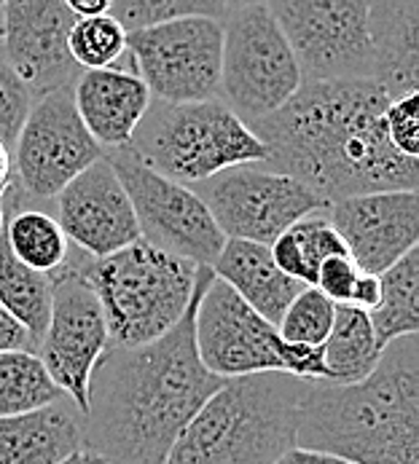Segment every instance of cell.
Segmentation results:
<instances>
[{
    "label": "cell",
    "mask_w": 419,
    "mask_h": 464,
    "mask_svg": "<svg viewBox=\"0 0 419 464\" xmlns=\"http://www.w3.org/2000/svg\"><path fill=\"white\" fill-rule=\"evenodd\" d=\"M393 97L371 78L304 81L275 113L248 130L269 169L309 186L326 204L376 191H417L419 159L401 156L385 127Z\"/></svg>",
    "instance_id": "1"
},
{
    "label": "cell",
    "mask_w": 419,
    "mask_h": 464,
    "mask_svg": "<svg viewBox=\"0 0 419 464\" xmlns=\"http://www.w3.org/2000/svg\"><path fill=\"white\" fill-rule=\"evenodd\" d=\"M212 279L200 266L183 320L142 346H108L92 368L81 416L83 451L108 464H164L172 443L223 379L202 365L194 343L197 304Z\"/></svg>",
    "instance_id": "2"
},
{
    "label": "cell",
    "mask_w": 419,
    "mask_h": 464,
    "mask_svg": "<svg viewBox=\"0 0 419 464\" xmlns=\"http://www.w3.org/2000/svg\"><path fill=\"white\" fill-rule=\"evenodd\" d=\"M296 446L349 464H419L417 335L390 341L357 384L312 382L298 408Z\"/></svg>",
    "instance_id": "3"
},
{
    "label": "cell",
    "mask_w": 419,
    "mask_h": 464,
    "mask_svg": "<svg viewBox=\"0 0 419 464\" xmlns=\"http://www.w3.org/2000/svg\"><path fill=\"white\" fill-rule=\"evenodd\" d=\"M309 384L287 373L226 379L183 427L164 464H275L296 446Z\"/></svg>",
    "instance_id": "4"
},
{
    "label": "cell",
    "mask_w": 419,
    "mask_h": 464,
    "mask_svg": "<svg viewBox=\"0 0 419 464\" xmlns=\"http://www.w3.org/2000/svg\"><path fill=\"white\" fill-rule=\"evenodd\" d=\"M81 274L100 298L108 346H142L183 320L200 266L138 239L105 258L81 253Z\"/></svg>",
    "instance_id": "5"
},
{
    "label": "cell",
    "mask_w": 419,
    "mask_h": 464,
    "mask_svg": "<svg viewBox=\"0 0 419 464\" xmlns=\"http://www.w3.org/2000/svg\"><path fill=\"white\" fill-rule=\"evenodd\" d=\"M127 148L145 167L183 186H197L237 164H267L264 142L220 97L151 100Z\"/></svg>",
    "instance_id": "6"
},
{
    "label": "cell",
    "mask_w": 419,
    "mask_h": 464,
    "mask_svg": "<svg viewBox=\"0 0 419 464\" xmlns=\"http://www.w3.org/2000/svg\"><path fill=\"white\" fill-rule=\"evenodd\" d=\"M194 343L202 365L223 382L253 373H287L301 382H328L323 346L285 341L278 325L250 309L215 274L197 304Z\"/></svg>",
    "instance_id": "7"
},
{
    "label": "cell",
    "mask_w": 419,
    "mask_h": 464,
    "mask_svg": "<svg viewBox=\"0 0 419 464\" xmlns=\"http://www.w3.org/2000/svg\"><path fill=\"white\" fill-rule=\"evenodd\" d=\"M220 24L218 97L245 124L279 111L298 92L304 75L272 11L267 5L229 8Z\"/></svg>",
    "instance_id": "8"
},
{
    "label": "cell",
    "mask_w": 419,
    "mask_h": 464,
    "mask_svg": "<svg viewBox=\"0 0 419 464\" xmlns=\"http://www.w3.org/2000/svg\"><path fill=\"white\" fill-rule=\"evenodd\" d=\"M138 218L140 239L194 266H212L226 245L208 204L191 186L145 167L130 148L102 150Z\"/></svg>",
    "instance_id": "9"
},
{
    "label": "cell",
    "mask_w": 419,
    "mask_h": 464,
    "mask_svg": "<svg viewBox=\"0 0 419 464\" xmlns=\"http://www.w3.org/2000/svg\"><path fill=\"white\" fill-rule=\"evenodd\" d=\"M304 81H374L368 0H272Z\"/></svg>",
    "instance_id": "10"
},
{
    "label": "cell",
    "mask_w": 419,
    "mask_h": 464,
    "mask_svg": "<svg viewBox=\"0 0 419 464\" xmlns=\"http://www.w3.org/2000/svg\"><path fill=\"white\" fill-rule=\"evenodd\" d=\"M223 24L212 16H180L127 33L135 72L153 100L202 102L220 92Z\"/></svg>",
    "instance_id": "11"
},
{
    "label": "cell",
    "mask_w": 419,
    "mask_h": 464,
    "mask_svg": "<svg viewBox=\"0 0 419 464\" xmlns=\"http://www.w3.org/2000/svg\"><path fill=\"white\" fill-rule=\"evenodd\" d=\"M191 188L208 204L226 239H245L267 247L296 220L328 207L301 180L264 164L229 167Z\"/></svg>",
    "instance_id": "12"
},
{
    "label": "cell",
    "mask_w": 419,
    "mask_h": 464,
    "mask_svg": "<svg viewBox=\"0 0 419 464\" xmlns=\"http://www.w3.org/2000/svg\"><path fill=\"white\" fill-rule=\"evenodd\" d=\"M97 159H102V148L83 127L73 102V89H57L33 100L11 148L14 180L27 197L54 201L70 180Z\"/></svg>",
    "instance_id": "13"
},
{
    "label": "cell",
    "mask_w": 419,
    "mask_h": 464,
    "mask_svg": "<svg viewBox=\"0 0 419 464\" xmlns=\"http://www.w3.org/2000/svg\"><path fill=\"white\" fill-rule=\"evenodd\" d=\"M52 314L35 354L52 382L83 416L92 368L108 349V325L97 293L81 274V250L70 247L68 261L52 274Z\"/></svg>",
    "instance_id": "14"
},
{
    "label": "cell",
    "mask_w": 419,
    "mask_h": 464,
    "mask_svg": "<svg viewBox=\"0 0 419 464\" xmlns=\"http://www.w3.org/2000/svg\"><path fill=\"white\" fill-rule=\"evenodd\" d=\"M75 16L63 0H8L0 24V52L30 86L33 100L73 89L81 67L73 63L68 35Z\"/></svg>",
    "instance_id": "15"
},
{
    "label": "cell",
    "mask_w": 419,
    "mask_h": 464,
    "mask_svg": "<svg viewBox=\"0 0 419 464\" xmlns=\"http://www.w3.org/2000/svg\"><path fill=\"white\" fill-rule=\"evenodd\" d=\"M54 218L70 245L92 258H105L140 239L132 201L105 156L54 197Z\"/></svg>",
    "instance_id": "16"
},
{
    "label": "cell",
    "mask_w": 419,
    "mask_h": 464,
    "mask_svg": "<svg viewBox=\"0 0 419 464\" xmlns=\"http://www.w3.org/2000/svg\"><path fill=\"white\" fill-rule=\"evenodd\" d=\"M352 261L365 274H382L419 242L417 191L357 194L326 207Z\"/></svg>",
    "instance_id": "17"
},
{
    "label": "cell",
    "mask_w": 419,
    "mask_h": 464,
    "mask_svg": "<svg viewBox=\"0 0 419 464\" xmlns=\"http://www.w3.org/2000/svg\"><path fill=\"white\" fill-rule=\"evenodd\" d=\"M151 100L153 97L135 72L130 52L119 65L81 70L73 83L75 111L102 150L127 148L132 142Z\"/></svg>",
    "instance_id": "18"
},
{
    "label": "cell",
    "mask_w": 419,
    "mask_h": 464,
    "mask_svg": "<svg viewBox=\"0 0 419 464\" xmlns=\"http://www.w3.org/2000/svg\"><path fill=\"white\" fill-rule=\"evenodd\" d=\"M81 449V411L70 398L0 419V464H60Z\"/></svg>",
    "instance_id": "19"
},
{
    "label": "cell",
    "mask_w": 419,
    "mask_h": 464,
    "mask_svg": "<svg viewBox=\"0 0 419 464\" xmlns=\"http://www.w3.org/2000/svg\"><path fill=\"white\" fill-rule=\"evenodd\" d=\"M210 268L272 325H279L290 301L307 287L275 264L267 245L245 239H226L223 250Z\"/></svg>",
    "instance_id": "20"
},
{
    "label": "cell",
    "mask_w": 419,
    "mask_h": 464,
    "mask_svg": "<svg viewBox=\"0 0 419 464\" xmlns=\"http://www.w3.org/2000/svg\"><path fill=\"white\" fill-rule=\"evenodd\" d=\"M374 81L390 94L419 92V0H368Z\"/></svg>",
    "instance_id": "21"
},
{
    "label": "cell",
    "mask_w": 419,
    "mask_h": 464,
    "mask_svg": "<svg viewBox=\"0 0 419 464\" xmlns=\"http://www.w3.org/2000/svg\"><path fill=\"white\" fill-rule=\"evenodd\" d=\"M44 204L46 201L27 197L11 175L8 186L3 188V237L22 264L44 274H54L68 261L73 245L54 212L44 209Z\"/></svg>",
    "instance_id": "22"
},
{
    "label": "cell",
    "mask_w": 419,
    "mask_h": 464,
    "mask_svg": "<svg viewBox=\"0 0 419 464\" xmlns=\"http://www.w3.org/2000/svg\"><path fill=\"white\" fill-rule=\"evenodd\" d=\"M379 357L382 349L376 343L368 312L339 304L334 328L323 341V362L328 371L326 384L347 387L368 379L379 365Z\"/></svg>",
    "instance_id": "23"
},
{
    "label": "cell",
    "mask_w": 419,
    "mask_h": 464,
    "mask_svg": "<svg viewBox=\"0 0 419 464\" xmlns=\"http://www.w3.org/2000/svg\"><path fill=\"white\" fill-rule=\"evenodd\" d=\"M52 301H54V279L52 274L35 271L24 266L8 247L3 231H0V304L5 312L30 333L38 343L49 325L52 314Z\"/></svg>",
    "instance_id": "24"
},
{
    "label": "cell",
    "mask_w": 419,
    "mask_h": 464,
    "mask_svg": "<svg viewBox=\"0 0 419 464\" xmlns=\"http://www.w3.org/2000/svg\"><path fill=\"white\" fill-rule=\"evenodd\" d=\"M379 349L390 341L419 333V250L379 274V304L368 312Z\"/></svg>",
    "instance_id": "25"
},
{
    "label": "cell",
    "mask_w": 419,
    "mask_h": 464,
    "mask_svg": "<svg viewBox=\"0 0 419 464\" xmlns=\"http://www.w3.org/2000/svg\"><path fill=\"white\" fill-rule=\"evenodd\" d=\"M269 253L287 276L298 279L301 285H315L320 264L331 256L347 253V247L328 220V212L317 209L285 228L269 245Z\"/></svg>",
    "instance_id": "26"
},
{
    "label": "cell",
    "mask_w": 419,
    "mask_h": 464,
    "mask_svg": "<svg viewBox=\"0 0 419 464\" xmlns=\"http://www.w3.org/2000/svg\"><path fill=\"white\" fill-rule=\"evenodd\" d=\"M35 352H0V419L63 400Z\"/></svg>",
    "instance_id": "27"
},
{
    "label": "cell",
    "mask_w": 419,
    "mask_h": 464,
    "mask_svg": "<svg viewBox=\"0 0 419 464\" xmlns=\"http://www.w3.org/2000/svg\"><path fill=\"white\" fill-rule=\"evenodd\" d=\"M73 63L81 70H102L127 57V30L113 14L75 16L68 35Z\"/></svg>",
    "instance_id": "28"
},
{
    "label": "cell",
    "mask_w": 419,
    "mask_h": 464,
    "mask_svg": "<svg viewBox=\"0 0 419 464\" xmlns=\"http://www.w3.org/2000/svg\"><path fill=\"white\" fill-rule=\"evenodd\" d=\"M334 317H336V304L315 285H307L285 309L278 331L290 343L323 346V341L334 328Z\"/></svg>",
    "instance_id": "29"
},
{
    "label": "cell",
    "mask_w": 419,
    "mask_h": 464,
    "mask_svg": "<svg viewBox=\"0 0 419 464\" xmlns=\"http://www.w3.org/2000/svg\"><path fill=\"white\" fill-rule=\"evenodd\" d=\"M229 11L226 0H113V16L124 24L127 33L151 27L159 22L180 16H212L223 19Z\"/></svg>",
    "instance_id": "30"
},
{
    "label": "cell",
    "mask_w": 419,
    "mask_h": 464,
    "mask_svg": "<svg viewBox=\"0 0 419 464\" xmlns=\"http://www.w3.org/2000/svg\"><path fill=\"white\" fill-rule=\"evenodd\" d=\"M33 108L30 86L16 75V70L5 63L0 52V142L11 150L16 134L22 130L27 113Z\"/></svg>",
    "instance_id": "31"
},
{
    "label": "cell",
    "mask_w": 419,
    "mask_h": 464,
    "mask_svg": "<svg viewBox=\"0 0 419 464\" xmlns=\"http://www.w3.org/2000/svg\"><path fill=\"white\" fill-rule=\"evenodd\" d=\"M385 127L393 148L406 156L419 159V92L393 97L385 111Z\"/></svg>",
    "instance_id": "32"
},
{
    "label": "cell",
    "mask_w": 419,
    "mask_h": 464,
    "mask_svg": "<svg viewBox=\"0 0 419 464\" xmlns=\"http://www.w3.org/2000/svg\"><path fill=\"white\" fill-rule=\"evenodd\" d=\"M357 276H360V268L352 261V256L349 253H339V256H331V258H326L320 264L315 287L320 293H326L339 306V304H347L349 301Z\"/></svg>",
    "instance_id": "33"
},
{
    "label": "cell",
    "mask_w": 419,
    "mask_h": 464,
    "mask_svg": "<svg viewBox=\"0 0 419 464\" xmlns=\"http://www.w3.org/2000/svg\"><path fill=\"white\" fill-rule=\"evenodd\" d=\"M0 352H35V341L0 304Z\"/></svg>",
    "instance_id": "34"
},
{
    "label": "cell",
    "mask_w": 419,
    "mask_h": 464,
    "mask_svg": "<svg viewBox=\"0 0 419 464\" xmlns=\"http://www.w3.org/2000/svg\"><path fill=\"white\" fill-rule=\"evenodd\" d=\"M376 304H379V276L360 271V276H357V282L352 287V295H349V301L345 306H355V309L371 312Z\"/></svg>",
    "instance_id": "35"
},
{
    "label": "cell",
    "mask_w": 419,
    "mask_h": 464,
    "mask_svg": "<svg viewBox=\"0 0 419 464\" xmlns=\"http://www.w3.org/2000/svg\"><path fill=\"white\" fill-rule=\"evenodd\" d=\"M275 464H349L334 454L326 451H315V449H301V446H290L285 454H279Z\"/></svg>",
    "instance_id": "36"
},
{
    "label": "cell",
    "mask_w": 419,
    "mask_h": 464,
    "mask_svg": "<svg viewBox=\"0 0 419 464\" xmlns=\"http://www.w3.org/2000/svg\"><path fill=\"white\" fill-rule=\"evenodd\" d=\"M73 16H100L113 11V0H63Z\"/></svg>",
    "instance_id": "37"
},
{
    "label": "cell",
    "mask_w": 419,
    "mask_h": 464,
    "mask_svg": "<svg viewBox=\"0 0 419 464\" xmlns=\"http://www.w3.org/2000/svg\"><path fill=\"white\" fill-rule=\"evenodd\" d=\"M11 175H14V169H11V150L0 142V191L8 186Z\"/></svg>",
    "instance_id": "38"
},
{
    "label": "cell",
    "mask_w": 419,
    "mask_h": 464,
    "mask_svg": "<svg viewBox=\"0 0 419 464\" xmlns=\"http://www.w3.org/2000/svg\"><path fill=\"white\" fill-rule=\"evenodd\" d=\"M94 459H97L94 454H89V451H83V449H81L78 454H73L70 459H65V462H60V464H94Z\"/></svg>",
    "instance_id": "39"
},
{
    "label": "cell",
    "mask_w": 419,
    "mask_h": 464,
    "mask_svg": "<svg viewBox=\"0 0 419 464\" xmlns=\"http://www.w3.org/2000/svg\"><path fill=\"white\" fill-rule=\"evenodd\" d=\"M272 0H226L229 8H239V5H269Z\"/></svg>",
    "instance_id": "40"
},
{
    "label": "cell",
    "mask_w": 419,
    "mask_h": 464,
    "mask_svg": "<svg viewBox=\"0 0 419 464\" xmlns=\"http://www.w3.org/2000/svg\"><path fill=\"white\" fill-rule=\"evenodd\" d=\"M0 231H3V191H0Z\"/></svg>",
    "instance_id": "41"
},
{
    "label": "cell",
    "mask_w": 419,
    "mask_h": 464,
    "mask_svg": "<svg viewBox=\"0 0 419 464\" xmlns=\"http://www.w3.org/2000/svg\"><path fill=\"white\" fill-rule=\"evenodd\" d=\"M5 3H8V0H0V24H3V11H5Z\"/></svg>",
    "instance_id": "42"
},
{
    "label": "cell",
    "mask_w": 419,
    "mask_h": 464,
    "mask_svg": "<svg viewBox=\"0 0 419 464\" xmlns=\"http://www.w3.org/2000/svg\"><path fill=\"white\" fill-rule=\"evenodd\" d=\"M94 464H108V462H102V459H100V457H97V459H94Z\"/></svg>",
    "instance_id": "43"
}]
</instances>
